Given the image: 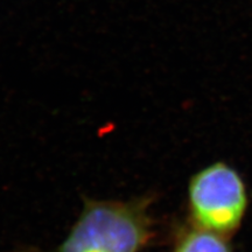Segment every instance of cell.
<instances>
[{
	"instance_id": "cell-2",
	"label": "cell",
	"mask_w": 252,
	"mask_h": 252,
	"mask_svg": "<svg viewBox=\"0 0 252 252\" xmlns=\"http://www.w3.org/2000/svg\"><path fill=\"white\" fill-rule=\"evenodd\" d=\"M249 207L247 185L226 162L203 167L188 184L189 223L231 237L241 228Z\"/></svg>"
},
{
	"instance_id": "cell-1",
	"label": "cell",
	"mask_w": 252,
	"mask_h": 252,
	"mask_svg": "<svg viewBox=\"0 0 252 252\" xmlns=\"http://www.w3.org/2000/svg\"><path fill=\"white\" fill-rule=\"evenodd\" d=\"M151 196L128 201L91 200L67 237L52 252H140L156 237Z\"/></svg>"
},
{
	"instance_id": "cell-3",
	"label": "cell",
	"mask_w": 252,
	"mask_h": 252,
	"mask_svg": "<svg viewBox=\"0 0 252 252\" xmlns=\"http://www.w3.org/2000/svg\"><path fill=\"white\" fill-rule=\"evenodd\" d=\"M172 252H232L230 237L189 223L176 231Z\"/></svg>"
}]
</instances>
